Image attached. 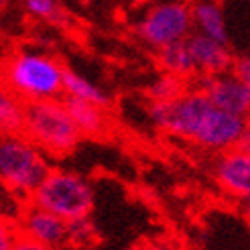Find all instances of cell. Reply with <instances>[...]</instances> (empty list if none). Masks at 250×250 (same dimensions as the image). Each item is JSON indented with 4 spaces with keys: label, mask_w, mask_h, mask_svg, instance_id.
Masks as SVG:
<instances>
[{
    "label": "cell",
    "mask_w": 250,
    "mask_h": 250,
    "mask_svg": "<svg viewBox=\"0 0 250 250\" xmlns=\"http://www.w3.org/2000/svg\"><path fill=\"white\" fill-rule=\"evenodd\" d=\"M19 234L21 232H19L15 222L2 220V226H0V250H12V248H15Z\"/></svg>",
    "instance_id": "d6986e66"
},
{
    "label": "cell",
    "mask_w": 250,
    "mask_h": 250,
    "mask_svg": "<svg viewBox=\"0 0 250 250\" xmlns=\"http://www.w3.org/2000/svg\"><path fill=\"white\" fill-rule=\"evenodd\" d=\"M187 90L183 78L171 76V73H161L157 80H153V83L146 87V96L151 98V102H169V100L177 98L179 94H183Z\"/></svg>",
    "instance_id": "2e32d148"
},
{
    "label": "cell",
    "mask_w": 250,
    "mask_h": 250,
    "mask_svg": "<svg viewBox=\"0 0 250 250\" xmlns=\"http://www.w3.org/2000/svg\"><path fill=\"white\" fill-rule=\"evenodd\" d=\"M22 10L35 21L45 22H61L63 21V8L59 0H21Z\"/></svg>",
    "instance_id": "e0dca14e"
},
{
    "label": "cell",
    "mask_w": 250,
    "mask_h": 250,
    "mask_svg": "<svg viewBox=\"0 0 250 250\" xmlns=\"http://www.w3.org/2000/svg\"><path fill=\"white\" fill-rule=\"evenodd\" d=\"M27 118V102L10 90L0 92V130L2 134H22Z\"/></svg>",
    "instance_id": "9a60e30c"
},
{
    "label": "cell",
    "mask_w": 250,
    "mask_h": 250,
    "mask_svg": "<svg viewBox=\"0 0 250 250\" xmlns=\"http://www.w3.org/2000/svg\"><path fill=\"white\" fill-rule=\"evenodd\" d=\"M12 250H57V248H51V246H47L43 242H37L33 238H29V236H22L19 234V238H17V244Z\"/></svg>",
    "instance_id": "ffe728a7"
},
{
    "label": "cell",
    "mask_w": 250,
    "mask_h": 250,
    "mask_svg": "<svg viewBox=\"0 0 250 250\" xmlns=\"http://www.w3.org/2000/svg\"><path fill=\"white\" fill-rule=\"evenodd\" d=\"M63 102L83 136L98 139V136H104L108 132L110 120L106 114V108L83 102V100H78V98H69V96H63Z\"/></svg>",
    "instance_id": "7c38bea8"
},
{
    "label": "cell",
    "mask_w": 250,
    "mask_h": 250,
    "mask_svg": "<svg viewBox=\"0 0 250 250\" xmlns=\"http://www.w3.org/2000/svg\"><path fill=\"white\" fill-rule=\"evenodd\" d=\"M187 43H189L197 73L202 78L218 76V73L234 69L236 57L230 51L228 43L216 41V39H211V37H206V35L195 33V31L187 37Z\"/></svg>",
    "instance_id": "30bf717a"
},
{
    "label": "cell",
    "mask_w": 250,
    "mask_h": 250,
    "mask_svg": "<svg viewBox=\"0 0 250 250\" xmlns=\"http://www.w3.org/2000/svg\"><path fill=\"white\" fill-rule=\"evenodd\" d=\"M63 96L78 98V100H83V102L102 106V108H110V104H112L110 96L102 90V87L96 85L92 80H87V78L80 76V73L71 71V69L65 71V78H63Z\"/></svg>",
    "instance_id": "5bb4252c"
},
{
    "label": "cell",
    "mask_w": 250,
    "mask_h": 250,
    "mask_svg": "<svg viewBox=\"0 0 250 250\" xmlns=\"http://www.w3.org/2000/svg\"><path fill=\"white\" fill-rule=\"evenodd\" d=\"M94 242H96V228H94L90 216L69 222V248L85 250Z\"/></svg>",
    "instance_id": "ac0fdd59"
},
{
    "label": "cell",
    "mask_w": 250,
    "mask_h": 250,
    "mask_svg": "<svg viewBox=\"0 0 250 250\" xmlns=\"http://www.w3.org/2000/svg\"><path fill=\"white\" fill-rule=\"evenodd\" d=\"M211 167L214 179L224 193L250 202V151L244 146H234L220 153Z\"/></svg>",
    "instance_id": "9c48e42d"
},
{
    "label": "cell",
    "mask_w": 250,
    "mask_h": 250,
    "mask_svg": "<svg viewBox=\"0 0 250 250\" xmlns=\"http://www.w3.org/2000/svg\"><path fill=\"white\" fill-rule=\"evenodd\" d=\"M246 151H250V118H246V132H244V139H242V145Z\"/></svg>",
    "instance_id": "7402d4cb"
},
{
    "label": "cell",
    "mask_w": 250,
    "mask_h": 250,
    "mask_svg": "<svg viewBox=\"0 0 250 250\" xmlns=\"http://www.w3.org/2000/svg\"><path fill=\"white\" fill-rule=\"evenodd\" d=\"M193 31L211 37L216 41L230 45V33L226 24V15L218 0H195L191 4Z\"/></svg>",
    "instance_id": "8fae6325"
},
{
    "label": "cell",
    "mask_w": 250,
    "mask_h": 250,
    "mask_svg": "<svg viewBox=\"0 0 250 250\" xmlns=\"http://www.w3.org/2000/svg\"><path fill=\"white\" fill-rule=\"evenodd\" d=\"M43 148L24 134H2L0 139V179L4 189L27 202L51 171Z\"/></svg>",
    "instance_id": "277c9868"
},
{
    "label": "cell",
    "mask_w": 250,
    "mask_h": 250,
    "mask_svg": "<svg viewBox=\"0 0 250 250\" xmlns=\"http://www.w3.org/2000/svg\"><path fill=\"white\" fill-rule=\"evenodd\" d=\"M148 250H173L171 246H165V244H155V246H151Z\"/></svg>",
    "instance_id": "603a6c76"
},
{
    "label": "cell",
    "mask_w": 250,
    "mask_h": 250,
    "mask_svg": "<svg viewBox=\"0 0 250 250\" xmlns=\"http://www.w3.org/2000/svg\"><path fill=\"white\" fill-rule=\"evenodd\" d=\"M15 224L22 236H29L37 242H43L57 250L69 248V222L33 204L31 199L22 202Z\"/></svg>",
    "instance_id": "52a82bcc"
},
{
    "label": "cell",
    "mask_w": 250,
    "mask_h": 250,
    "mask_svg": "<svg viewBox=\"0 0 250 250\" xmlns=\"http://www.w3.org/2000/svg\"><path fill=\"white\" fill-rule=\"evenodd\" d=\"M67 67L41 49H17L2 63V85L24 102L63 98Z\"/></svg>",
    "instance_id": "7a4b0ae2"
},
{
    "label": "cell",
    "mask_w": 250,
    "mask_h": 250,
    "mask_svg": "<svg viewBox=\"0 0 250 250\" xmlns=\"http://www.w3.org/2000/svg\"><path fill=\"white\" fill-rule=\"evenodd\" d=\"M234 71L238 73L240 78H244L246 83L250 85V55H240V57H236V61H234Z\"/></svg>",
    "instance_id": "44dd1931"
},
{
    "label": "cell",
    "mask_w": 250,
    "mask_h": 250,
    "mask_svg": "<svg viewBox=\"0 0 250 250\" xmlns=\"http://www.w3.org/2000/svg\"><path fill=\"white\" fill-rule=\"evenodd\" d=\"M148 118L169 136L216 155L240 146L246 132V118L220 110L202 87H187L169 102H151Z\"/></svg>",
    "instance_id": "6da1fadb"
},
{
    "label": "cell",
    "mask_w": 250,
    "mask_h": 250,
    "mask_svg": "<svg viewBox=\"0 0 250 250\" xmlns=\"http://www.w3.org/2000/svg\"><path fill=\"white\" fill-rule=\"evenodd\" d=\"M199 87L220 110L240 118H250V85L234 69L202 78Z\"/></svg>",
    "instance_id": "ba28073f"
},
{
    "label": "cell",
    "mask_w": 250,
    "mask_h": 250,
    "mask_svg": "<svg viewBox=\"0 0 250 250\" xmlns=\"http://www.w3.org/2000/svg\"><path fill=\"white\" fill-rule=\"evenodd\" d=\"M157 63L165 73H171V76H177V78H183V80L199 76L187 39L159 49L157 51Z\"/></svg>",
    "instance_id": "4fadbf2b"
},
{
    "label": "cell",
    "mask_w": 250,
    "mask_h": 250,
    "mask_svg": "<svg viewBox=\"0 0 250 250\" xmlns=\"http://www.w3.org/2000/svg\"><path fill=\"white\" fill-rule=\"evenodd\" d=\"M22 134L39 148H43L51 159L71 155L83 139L63 98L27 102V118H24Z\"/></svg>",
    "instance_id": "3957f363"
},
{
    "label": "cell",
    "mask_w": 250,
    "mask_h": 250,
    "mask_svg": "<svg viewBox=\"0 0 250 250\" xmlns=\"http://www.w3.org/2000/svg\"><path fill=\"white\" fill-rule=\"evenodd\" d=\"M136 33H139V39L155 51L171 43L185 41L193 33L191 6L177 0L155 4L139 21Z\"/></svg>",
    "instance_id": "8992f818"
},
{
    "label": "cell",
    "mask_w": 250,
    "mask_h": 250,
    "mask_svg": "<svg viewBox=\"0 0 250 250\" xmlns=\"http://www.w3.org/2000/svg\"><path fill=\"white\" fill-rule=\"evenodd\" d=\"M31 202L71 222L92 214L94 187L76 171L53 167L31 195Z\"/></svg>",
    "instance_id": "5b68a950"
}]
</instances>
